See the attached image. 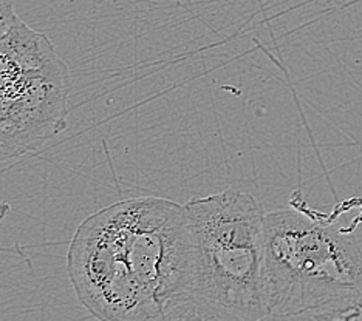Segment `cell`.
<instances>
[{
	"label": "cell",
	"instance_id": "cell-8",
	"mask_svg": "<svg viewBox=\"0 0 362 321\" xmlns=\"http://www.w3.org/2000/svg\"><path fill=\"white\" fill-rule=\"evenodd\" d=\"M175 2H178V0H175Z\"/></svg>",
	"mask_w": 362,
	"mask_h": 321
},
{
	"label": "cell",
	"instance_id": "cell-6",
	"mask_svg": "<svg viewBox=\"0 0 362 321\" xmlns=\"http://www.w3.org/2000/svg\"><path fill=\"white\" fill-rule=\"evenodd\" d=\"M262 321H362V301L302 310L296 312V314L269 315Z\"/></svg>",
	"mask_w": 362,
	"mask_h": 321
},
{
	"label": "cell",
	"instance_id": "cell-2",
	"mask_svg": "<svg viewBox=\"0 0 362 321\" xmlns=\"http://www.w3.org/2000/svg\"><path fill=\"white\" fill-rule=\"evenodd\" d=\"M361 201L362 198H353L322 213L310 209L302 193L296 192L291 209L267 213V317L362 301V247L353 235L362 222V212L347 226L339 221Z\"/></svg>",
	"mask_w": 362,
	"mask_h": 321
},
{
	"label": "cell",
	"instance_id": "cell-1",
	"mask_svg": "<svg viewBox=\"0 0 362 321\" xmlns=\"http://www.w3.org/2000/svg\"><path fill=\"white\" fill-rule=\"evenodd\" d=\"M73 289L98 321H149L186 293L185 205L138 196L98 210L78 226L67 253Z\"/></svg>",
	"mask_w": 362,
	"mask_h": 321
},
{
	"label": "cell",
	"instance_id": "cell-7",
	"mask_svg": "<svg viewBox=\"0 0 362 321\" xmlns=\"http://www.w3.org/2000/svg\"><path fill=\"white\" fill-rule=\"evenodd\" d=\"M18 20L19 16L16 14L14 0H0V39L10 32Z\"/></svg>",
	"mask_w": 362,
	"mask_h": 321
},
{
	"label": "cell",
	"instance_id": "cell-4",
	"mask_svg": "<svg viewBox=\"0 0 362 321\" xmlns=\"http://www.w3.org/2000/svg\"><path fill=\"white\" fill-rule=\"evenodd\" d=\"M70 90V68L50 37L19 19L0 39V162L61 133Z\"/></svg>",
	"mask_w": 362,
	"mask_h": 321
},
{
	"label": "cell",
	"instance_id": "cell-3",
	"mask_svg": "<svg viewBox=\"0 0 362 321\" xmlns=\"http://www.w3.org/2000/svg\"><path fill=\"white\" fill-rule=\"evenodd\" d=\"M189 230L186 295L251 321L267 317L263 300L265 215L250 193L225 190L185 204Z\"/></svg>",
	"mask_w": 362,
	"mask_h": 321
},
{
	"label": "cell",
	"instance_id": "cell-5",
	"mask_svg": "<svg viewBox=\"0 0 362 321\" xmlns=\"http://www.w3.org/2000/svg\"><path fill=\"white\" fill-rule=\"evenodd\" d=\"M149 321H251L194 295H177Z\"/></svg>",
	"mask_w": 362,
	"mask_h": 321
}]
</instances>
